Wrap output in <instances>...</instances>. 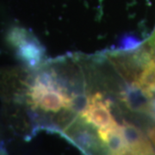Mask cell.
Masks as SVG:
<instances>
[{"mask_svg": "<svg viewBox=\"0 0 155 155\" xmlns=\"http://www.w3.org/2000/svg\"><path fill=\"white\" fill-rule=\"evenodd\" d=\"M22 83L24 99L33 112L56 113L70 110L74 104V98L53 71H41L29 75Z\"/></svg>", "mask_w": 155, "mask_h": 155, "instance_id": "cell-1", "label": "cell"}, {"mask_svg": "<svg viewBox=\"0 0 155 155\" xmlns=\"http://www.w3.org/2000/svg\"><path fill=\"white\" fill-rule=\"evenodd\" d=\"M79 116L92 127L102 128L116 122L111 114L110 103L99 92L90 96Z\"/></svg>", "mask_w": 155, "mask_h": 155, "instance_id": "cell-2", "label": "cell"}, {"mask_svg": "<svg viewBox=\"0 0 155 155\" xmlns=\"http://www.w3.org/2000/svg\"><path fill=\"white\" fill-rule=\"evenodd\" d=\"M9 41L17 49L19 57L30 67H36L41 62L43 49L36 39L31 36L28 31L15 28L9 35Z\"/></svg>", "mask_w": 155, "mask_h": 155, "instance_id": "cell-3", "label": "cell"}]
</instances>
